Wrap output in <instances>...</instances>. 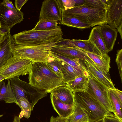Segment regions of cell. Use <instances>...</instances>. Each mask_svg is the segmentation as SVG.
Instances as JSON below:
<instances>
[{
  "mask_svg": "<svg viewBox=\"0 0 122 122\" xmlns=\"http://www.w3.org/2000/svg\"><path fill=\"white\" fill-rule=\"evenodd\" d=\"M29 83L39 89L51 93L56 87L65 85L63 78L42 62H33L29 74Z\"/></svg>",
  "mask_w": 122,
  "mask_h": 122,
  "instance_id": "1",
  "label": "cell"
},
{
  "mask_svg": "<svg viewBox=\"0 0 122 122\" xmlns=\"http://www.w3.org/2000/svg\"><path fill=\"white\" fill-rule=\"evenodd\" d=\"M63 33L60 26L51 30H25L12 36L15 44L24 46H36L57 42L63 39Z\"/></svg>",
  "mask_w": 122,
  "mask_h": 122,
  "instance_id": "2",
  "label": "cell"
},
{
  "mask_svg": "<svg viewBox=\"0 0 122 122\" xmlns=\"http://www.w3.org/2000/svg\"><path fill=\"white\" fill-rule=\"evenodd\" d=\"M107 9L91 8L83 5L66 10L63 9L62 15L76 18L84 23L91 24L92 27L96 25L101 26L107 24Z\"/></svg>",
  "mask_w": 122,
  "mask_h": 122,
  "instance_id": "3",
  "label": "cell"
},
{
  "mask_svg": "<svg viewBox=\"0 0 122 122\" xmlns=\"http://www.w3.org/2000/svg\"><path fill=\"white\" fill-rule=\"evenodd\" d=\"M55 43L24 46L15 44L14 42L12 48L13 56L20 59L30 60L33 62H40L46 63L52 53L51 50L55 46Z\"/></svg>",
  "mask_w": 122,
  "mask_h": 122,
  "instance_id": "4",
  "label": "cell"
},
{
  "mask_svg": "<svg viewBox=\"0 0 122 122\" xmlns=\"http://www.w3.org/2000/svg\"><path fill=\"white\" fill-rule=\"evenodd\" d=\"M75 101L86 111L90 122L103 119L111 112H108L100 103L87 92H73Z\"/></svg>",
  "mask_w": 122,
  "mask_h": 122,
  "instance_id": "5",
  "label": "cell"
},
{
  "mask_svg": "<svg viewBox=\"0 0 122 122\" xmlns=\"http://www.w3.org/2000/svg\"><path fill=\"white\" fill-rule=\"evenodd\" d=\"M10 80L17 100L22 97L28 99L30 103L32 111L38 101L47 95V93L45 91L33 87L29 83L20 80L18 77L11 78Z\"/></svg>",
  "mask_w": 122,
  "mask_h": 122,
  "instance_id": "6",
  "label": "cell"
},
{
  "mask_svg": "<svg viewBox=\"0 0 122 122\" xmlns=\"http://www.w3.org/2000/svg\"><path fill=\"white\" fill-rule=\"evenodd\" d=\"M33 63L30 60L20 59L12 56L0 69V75L7 80L29 74Z\"/></svg>",
  "mask_w": 122,
  "mask_h": 122,
  "instance_id": "7",
  "label": "cell"
},
{
  "mask_svg": "<svg viewBox=\"0 0 122 122\" xmlns=\"http://www.w3.org/2000/svg\"><path fill=\"white\" fill-rule=\"evenodd\" d=\"M87 71L88 83L86 92L97 100L108 112H113L108 88Z\"/></svg>",
  "mask_w": 122,
  "mask_h": 122,
  "instance_id": "8",
  "label": "cell"
},
{
  "mask_svg": "<svg viewBox=\"0 0 122 122\" xmlns=\"http://www.w3.org/2000/svg\"><path fill=\"white\" fill-rule=\"evenodd\" d=\"M63 9L60 0L44 1L40 12L39 20H47L61 21Z\"/></svg>",
  "mask_w": 122,
  "mask_h": 122,
  "instance_id": "9",
  "label": "cell"
},
{
  "mask_svg": "<svg viewBox=\"0 0 122 122\" xmlns=\"http://www.w3.org/2000/svg\"><path fill=\"white\" fill-rule=\"evenodd\" d=\"M24 14L21 11H15L0 4V29H10L15 25L19 23L23 20Z\"/></svg>",
  "mask_w": 122,
  "mask_h": 122,
  "instance_id": "10",
  "label": "cell"
},
{
  "mask_svg": "<svg viewBox=\"0 0 122 122\" xmlns=\"http://www.w3.org/2000/svg\"><path fill=\"white\" fill-rule=\"evenodd\" d=\"M107 21L112 28L116 29L122 24V0H109Z\"/></svg>",
  "mask_w": 122,
  "mask_h": 122,
  "instance_id": "11",
  "label": "cell"
},
{
  "mask_svg": "<svg viewBox=\"0 0 122 122\" xmlns=\"http://www.w3.org/2000/svg\"><path fill=\"white\" fill-rule=\"evenodd\" d=\"M86 59V61H84V63L87 71L107 88L114 89L115 88L109 73L107 74L101 70L87 56Z\"/></svg>",
  "mask_w": 122,
  "mask_h": 122,
  "instance_id": "12",
  "label": "cell"
},
{
  "mask_svg": "<svg viewBox=\"0 0 122 122\" xmlns=\"http://www.w3.org/2000/svg\"><path fill=\"white\" fill-rule=\"evenodd\" d=\"M55 46L78 48L84 51L102 55L94 45L88 40H69L63 38L55 43Z\"/></svg>",
  "mask_w": 122,
  "mask_h": 122,
  "instance_id": "13",
  "label": "cell"
},
{
  "mask_svg": "<svg viewBox=\"0 0 122 122\" xmlns=\"http://www.w3.org/2000/svg\"><path fill=\"white\" fill-rule=\"evenodd\" d=\"M51 51L52 52L65 56L86 61L87 55L86 53L79 48L55 46L51 48Z\"/></svg>",
  "mask_w": 122,
  "mask_h": 122,
  "instance_id": "14",
  "label": "cell"
},
{
  "mask_svg": "<svg viewBox=\"0 0 122 122\" xmlns=\"http://www.w3.org/2000/svg\"><path fill=\"white\" fill-rule=\"evenodd\" d=\"M100 31L106 48L109 52L113 49L117 35L116 29L104 24L100 26Z\"/></svg>",
  "mask_w": 122,
  "mask_h": 122,
  "instance_id": "15",
  "label": "cell"
},
{
  "mask_svg": "<svg viewBox=\"0 0 122 122\" xmlns=\"http://www.w3.org/2000/svg\"><path fill=\"white\" fill-rule=\"evenodd\" d=\"M10 31L8 32L5 38L0 45V69L13 56L12 48L14 41Z\"/></svg>",
  "mask_w": 122,
  "mask_h": 122,
  "instance_id": "16",
  "label": "cell"
},
{
  "mask_svg": "<svg viewBox=\"0 0 122 122\" xmlns=\"http://www.w3.org/2000/svg\"><path fill=\"white\" fill-rule=\"evenodd\" d=\"M50 96L52 106L59 117L62 118L67 119L72 112L74 103L73 104H67L52 94H51Z\"/></svg>",
  "mask_w": 122,
  "mask_h": 122,
  "instance_id": "17",
  "label": "cell"
},
{
  "mask_svg": "<svg viewBox=\"0 0 122 122\" xmlns=\"http://www.w3.org/2000/svg\"><path fill=\"white\" fill-rule=\"evenodd\" d=\"M88 40L94 45L101 55H108L109 52L102 36L100 31V26L94 27L92 29Z\"/></svg>",
  "mask_w": 122,
  "mask_h": 122,
  "instance_id": "18",
  "label": "cell"
},
{
  "mask_svg": "<svg viewBox=\"0 0 122 122\" xmlns=\"http://www.w3.org/2000/svg\"><path fill=\"white\" fill-rule=\"evenodd\" d=\"M88 76L86 70L74 79L66 83V85L73 92L78 91L86 92L88 83Z\"/></svg>",
  "mask_w": 122,
  "mask_h": 122,
  "instance_id": "19",
  "label": "cell"
},
{
  "mask_svg": "<svg viewBox=\"0 0 122 122\" xmlns=\"http://www.w3.org/2000/svg\"><path fill=\"white\" fill-rule=\"evenodd\" d=\"M50 93L65 104L71 105L74 104L75 103L73 92L66 85L56 87Z\"/></svg>",
  "mask_w": 122,
  "mask_h": 122,
  "instance_id": "20",
  "label": "cell"
},
{
  "mask_svg": "<svg viewBox=\"0 0 122 122\" xmlns=\"http://www.w3.org/2000/svg\"><path fill=\"white\" fill-rule=\"evenodd\" d=\"M87 56L101 70L108 74L111 66V58L108 55H100L84 51Z\"/></svg>",
  "mask_w": 122,
  "mask_h": 122,
  "instance_id": "21",
  "label": "cell"
},
{
  "mask_svg": "<svg viewBox=\"0 0 122 122\" xmlns=\"http://www.w3.org/2000/svg\"><path fill=\"white\" fill-rule=\"evenodd\" d=\"M66 119L68 122H90L86 111L75 101L72 112Z\"/></svg>",
  "mask_w": 122,
  "mask_h": 122,
  "instance_id": "22",
  "label": "cell"
},
{
  "mask_svg": "<svg viewBox=\"0 0 122 122\" xmlns=\"http://www.w3.org/2000/svg\"><path fill=\"white\" fill-rule=\"evenodd\" d=\"M6 85L4 81L0 90V101L4 100L6 103H16L17 100L13 92L10 79Z\"/></svg>",
  "mask_w": 122,
  "mask_h": 122,
  "instance_id": "23",
  "label": "cell"
},
{
  "mask_svg": "<svg viewBox=\"0 0 122 122\" xmlns=\"http://www.w3.org/2000/svg\"><path fill=\"white\" fill-rule=\"evenodd\" d=\"M108 92L113 112L116 116L122 121V102L112 89L108 88Z\"/></svg>",
  "mask_w": 122,
  "mask_h": 122,
  "instance_id": "24",
  "label": "cell"
},
{
  "mask_svg": "<svg viewBox=\"0 0 122 122\" xmlns=\"http://www.w3.org/2000/svg\"><path fill=\"white\" fill-rule=\"evenodd\" d=\"M51 54L67 63L79 72L82 73L86 71L85 67L80 62V60L78 59L72 58L52 52Z\"/></svg>",
  "mask_w": 122,
  "mask_h": 122,
  "instance_id": "25",
  "label": "cell"
},
{
  "mask_svg": "<svg viewBox=\"0 0 122 122\" xmlns=\"http://www.w3.org/2000/svg\"><path fill=\"white\" fill-rule=\"evenodd\" d=\"M61 22V24L81 29L92 27L91 24L84 23L76 18L65 15H62Z\"/></svg>",
  "mask_w": 122,
  "mask_h": 122,
  "instance_id": "26",
  "label": "cell"
},
{
  "mask_svg": "<svg viewBox=\"0 0 122 122\" xmlns=\"http://www.w3.org/2000/svg\"><path fill=\"white\" fill-rule=\"evenodd\" d=\"M59 60L64 75L63 81L65 84L83 73L76 71L72 66L61 60Z\"/></svg>",
  "mask_w": 122,
  "mask_h": 122,
  "instance_id": "27",
  "label": "cell"
},
{
  "mask_svg": "<svg viewBox=\"0 0 122 122\" xmlns=\"http://www.w3.org/2000/svg\"><path fill=\"white\" fill-rule=\"evenodd\" d=\"M16 104L20 108L21 111L19 117L21 118L24 117L28 119L32 111L30 103L28 99L23 97L19 98L17 100Z\"/></svg>",
  "mask_w": 122,
  "mask_h": 122,
  "instance_id": "28",
  "label": "cell"
},
{
  "mask_svg": "<svg viewBox=\"0 0 122 122\" xmlns=\"http://www.w3.org/2000/svg\"><path fill=\"white\" fill-rule=\"evenodd\" d=\"M57 21L47 20H39L32 29L36 30L46 31L55 29L59 26Z\"/></svg>",
  "mask_w": 122,
  "mask_h": 122,
  "instance_id": "29",
  "label": "cell"
},
{
  "mask_svg": "<svg viewBox=\"0 0 122 122\" xmlns=\"http://www.w3.org/2000/svg\"><path fill=\"white\" fill-rule=\"evenodd\" d=\"M46 64L50 69L63 79L64 75L59 59L51 54L48 58Z\"/></svg>",
  "mask_w": 122,
  "mask_h": 122,
  "instance_id": "30",
  "label": "cell"
},
{
  "mask_svg": "<svg viewBox=\"0 0 122 122\" xmlns=\"http://www.w3.org/2000/svg\"><path fill=\"white\" fill-rule=\"evenodd\" d=\"M83 5L89 8L97 9H107L108 6L102 0H85Z\"/></svg>",
  "mask_w": 122,
  "mask_h": 122,
  "instance_id": "31",
  "label": "cell"
},
{
  "mask_svg": "<svg viewBox=\"0 0 122 122\" xmlns=\"http://www.w3.org/2000/svg\"><path fill=\"white\" fill-rule=\"evenodd\" d=\"M116 62L118 67L119 74L122 81V49L117 51Z\"/></svg>",
  "mask_w": 122,
  "mask_h": 122,
  "instance_id": "32",
  "label": "cell"
},
{
  "mask_svg": "<svg viewBox=\"0 0 122 122\" xmlns=\"http://www.w3.org/2000/svg\"><path fill=\"white\" fill-rule=\"evenodd\" d=\"M103 122H122L114 114L110 113L103 118Z\"/></svg>",
  "mask_w": 122,
  "mask_h": 122,
  "instance_id": "33",
  "label": "cell"
},
{
  "mask_svg": "<svg viewBox=\"0 0 122 122\" xmlns=\"http://www.w3.org/2000/svg\"><path fill=\"white\" fill-rule=\"evenodd\" d=\"M63 9L66 10L75 7V2L74 0H61Z\"/></svg>",
  "mask_w": 122,
  "mask_h": 122,
  "instance_id": "34",
  "label": "cell"
},
{
  "mask_svg": "<svg viewBox=\"0 0 122 122\" xmlns=\"http://www.w3.org/2000/svg\"><path fill=\"white\" fill-rule=\"evenodd\" d=\"M2 5L15 11L17 10L14 6L12 2L9 0H4L0 3Z\"/></svg>",
  "mask_w": 122,
  "mask_h": 122,
  "instance_id": "35",
  "label": "cell"
},
{
  "mask_svg": "<svg viewBox=\"0 0 122 122\" xmlns=\"http://www.w3.org/2000/svg\"><path fill=\"white\" fill-rule=\"evenodd\" d=\"M28 0H16L15 1V8L18 11L20 10L23 6L27 2Z\"/></svg>",
  "mask_w": 122,
  "mask_h": 122,
  "instance_id": "36",
  "label": "cell"
},
{
  "mask_svg": "<svg viewBox=\"0 0 122 122\" xmlns=\"http://www.w3.org/2000/svg\"><path fill=\"white\" fill-rule=\"evenodd\" d=\"M49 122H68L66 119L62 118L59 116L54 117L52 116L51 117Z\"/></svg>",
  "mask_w": 122,
  "mask_h": 122,
  "instance_id": "37",
  "label": "cell"
},
{
  "mask_svg": "<svg viewBox=\"0 0 122 122\" xmlns=\"http://www.w3.org/2000/svg\"><path fill=\"white\" fill-rule=\"evenodd\" d=\"M116 95L122 102V92L115 88L114 89H112Z\"/></svg>",
  "mask_w": 122,
  "mask_h": 122,
  "instance_id": "38",
  "label": "cell"
},
{
  "mask_svg": "<svg viewBox=\"0 0 122 122\" xmlns=\"http://www.w3.org/2000/svg\"><path fill=\"white\" fill-rule=\"evenodd\" d=\"M74 1L75 2V7L83 5L85 2L84 0H74Z\"/></svg>",
  "mask_w": 122,
  "mask_h": 122,
  "instance_id": "39",
  "label": "cell"
},
{
  "mask_svg": "<svg viewBox=\"0 0 122 122\" xmlns=\"http://www.w3.org/2000/svg\"><path fill=\"white\" fill-rule=\"evenodd\" d=\"M122 24L120 25L117 28V32H119L120 36L121 38L122 39Z\"/></svg>",
  "mask_w": 122,
  "mask_h": 122,
  "instance_id": "40",
  "label": "cell"
},
{
  "mask_svg": "<svg viewBox=\"0 0 122 122\" xmlns=\"http://www.w3.org/2000/svg\"><path fill=\"white\" fill-rule=\"evenodd\" d=\"M20 118L19 116H14L13 122H20Z\"/></svg>",
  "mask_w": 122,
  "mask_h": 122,
  "instance_id": "41",
  "label": "cell"
},
{
  "mask_svg": "<svg viewBox=\"0 0 122 122\" xmlns=\"http://www.w3.org/2000/svg\"><path fill=\"white\" fill-rule=\"evenodd\" d=\"M5 79V78L3 76L0 75V82L3 81Z\"/></svg>",
  "mask_w": 122,
  "mask_h": 122,
  "instance_id": "42",
  "label": "cell"
},
{
  "mask_svg": "<svg viewBox=\"0 0 122 122\" xmlns=\"http://www.w3.org/2000/svg\"><path fill=\"white\" fill-rule=\"evenodd\" d=\"M103 118L101 119L100 120H99L97 121H96L94 122H103Z\"/></svg>",
  "mask_w": 122,
  "mask_h": 122,
  "instance_id": "43",
  "label": "cell"
},
{
  "mask_svg": "<svg viewBox=\"0 0 122 122\" xmlns=\"http://www.w3.org/2000/svg\"><path fill=\"white\" fill-rule=\"evenodd\" d=\"M4 81H3L0 82V90L2 85Z\"/></svg>",
  "mask_w": 122,
  "mask_h": 122,
  "instance_id": "44",
  "label": "cell"
},
{
  "mask_svg": "<svg viewBox=\"0 0 122 122\" xmlns=\"http://www.w3.org/2000/svg\"><path fill=\"white\" fill-rule=\"evenodd\" d=\"M1 23H0V29L1 28Z\"/></svg>",
  "mask_w": 122,
  "mask_h": 122,
  "instance_id": "45",
  "label": "cell"
},
{
  "mask_svg": "<svg viewBox=\"0 0 122 122\" xmlns=\"http://www.w3.org/2000/svg\"></svg>",
  "mask_w": 122,
  "mask_h": 122,
  "instance_id": "46",
  "label": "cell"
}]
</instances>
